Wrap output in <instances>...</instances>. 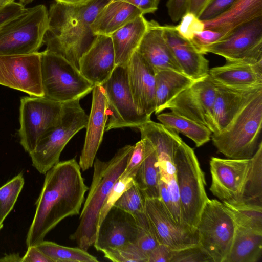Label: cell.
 <instances>
[{
	"label": "cell",
	"instance_id": "cell-1",
	"mask_svg": "<svg viewBox=\"0 0 262 262\" xmlns=\"http://www.w3.org/2000/svg\"><path fill=\"white\" fill-rule=\"evenodd\" d=\"M79 164L73 158L59 162L45 173L36 210L27 234L28 247L44 240L64 219L79 214L88 190Z\"/></svg>",
	"mask_w": 262,
	"mask_h": 262
},
{
	"label": "cell",
	"instance_id": "cell-2",
	"mask_svg": "<svg viewBox=\"0 0 262 262\" xmlns=\"http://www.w3.org/2000/svg\"><path fill=\"white\" fill-rule=\"evenodd\" d=\"M210 190L222 202L231 205L262 206V149L250 159L212 157Z\"/></svg>",
	"mask_w": 262,
	"mask_h": 262
},
{
	"label": "cell",
	"instance_id": "cell-3",
	"mask_svg": "<svg viewBox=\"0 0 262 262\" xmlns=\"http://www.w3.org/2000/svg\"><path fill=\"white\" fill-rule=\"evenodd\" d=\"M134 146L126 145L122 147L107 161L96 158L94 162L92 183L80 215L79 223L75 231L70 236L78 247L88 251L94 245L102 205L115 183L124 171Z\"/></svg>",
	"mask_w": 262,
	"mask_h": 262
},
{
	"label": "cell",
	"instance_id": "cell-4",
	"mask_svg": "<svg viewBox=\"0 0 262 262\" xmlns=\"http://www.w3.org/2000/svg\"><path fill=\"white\" fill-rule=\"evenodd\" d=\"M262 126V92L257 94L222 132L212 133L217 151L229 159L251 158L257 151Z\"/></svg>",
	"mask_w": 262,
	"mask_h": 262
},
{
	"label": "cell",
	"instance_id": "cell-5",
	"mask_svg": "<svg viewBox=\"0 0 262 262\" xmlns=\"http://www.w3.org/2000/svg\"><path fill=\"white\" fill-rule=\"evenodd\" d=\"M181 209L186 225L196 229L201 212L209 199L206 181L193 149L182 140L174 156Z\"/></svg>",
	"mask_w": 262,
	"mask_h": 262
},
{
	"label": "cell",
	"instance_id": "cell-6",
	"mask_svg": "<svg viewBox=\"0 0 262 262\" xmlns=\"http://www.w3.org/2000/svg\"><path fill=\"white\" fill-rule=\"evenodd\" d=\"M48 25V11L45 5L25 8L0 26V56L38 52L43 43Z\"/></svg>",
	"mask_w": 262,
	"mask_h": 262
},
{
	"label": "cell",
	"instance_id": "cell-7",
	"mask_svg": "<svg viewBox=\"0 0 262 262\" xmlns=\"http://www.w3.org/2000/svg\"><path fill=\"white\" fill-rule=\"evenodd\" d=\"M80 100L63 104V111L58 123L48 132L29 154L32 165L44 174L59 162L66 145L79 130L86 128L89 116L81 107Z\"/></svg>",
	"mask_w": 262,
	"mask_h": 262
},
{
	"label": "cell",
	"instance_id": "cell-8",
	"mask_svg": "<svg viewBox=\"0 0 262 262\" xmlns=\"http://www.w3.org/2000/svg\"><path fill=\"white\" fill-rule=\"evenodd\" d=\"M43 96L63 103L80 100L94 85L61 56L45 50L41 52Z\"/></svg>",
	"mask_w": 262,
	"mask_h": 262
},
{
	"label": "cell",
	"instance_id": "cell-9",
	"mask_svg": "<svg viewBox=\"0 0 262 262\" xmlns=\"http://www.w3.org/2000/svg\"><path fill=\"white\" fill-rule=\"evenodd\" d=\"M138 129L141 138L148 140L156 150L160 179L165 182L168 190L171 216L180 225L189 228L182 217L174 164L175 153L182 139L176 132L151 120L138 127Z\"/></svg>",
	"mask_w": 262,
	"mask_h": 262
},
{
	"label": "cell",
	"instance_id": "cell-10",
	"mask_svg": "<svg viewBox=\"0 0 262 262\" xmlns=\"http://www.w3.org/2000/svg\"><path fill=\"white\" fill-rule=\"evenodd\" d=\"M236 225L228 207L221 201L208 199L197 225L199 244L213 262H225L233 243Z\"/></svg>",
	"mask_w": 262,
	"mask_h": 262
},
{
	"label": "cell",
	"instance_id": "cell-11",
	"mask_svg": "<svg viewBox=\"0 0 262 262\" xmlns=\"http://www.w3.org/2000/svg\"><path fill=\"white\" fill-rule=\"evenodd\" d=\"M63 104L44 96L23 97L19 107L20 143L31 153L40 140L59 122Z\"/></svg>",
	"mask_w": 262,
	"mask_h": 262
},
{
	"label": "cell",
	"instance_id": "cell-12",
	"mask_svg": "<svg viewBox=\"0 0 262 262\" xmlns=\"http://www.w3.org/2000/svg\"><path fill=\"white\" fill-rule=\"evenodd\" d=\"M107 101V123L105 130L137 128L150 118L139 114L130 92L127 64L117 65L110 78L101 85Z\"/></svg>",
	"mask_w": 262,
	"mask_h": 262
},
{
	"label": "cell",
	"instance_id": "cell-13",
	"mask_svg": "<svg viewBox=\"0 0 262 262\" xmlns=\"http://www.w3.org/2000/svg\"><path fill=\"white\" fill-rule=\"evenodd\" d=\"M228 62L254 64L262 61V16L241 24L202 51Z\"/></svg>",
	"mask_w": 262,
	"mask_h": 262
},
{
	"label": "cell",
	"instance_id": "cell-14",
	"mask_svg": "<svg viewBox=\"0 0 262 262\" xmlns=\"http://www.w3.org/2000/svg\"><path fill=\"white\" fill-rule=\"evenodd\" d=\"M41 52L0 56V84L31 96H43Z\"/></svg>",
	"mask_w": 262,
	"mask_h": 262
},
{
	"label": "cell",
	"instance_id": "cell-15",
	"mask_svg": "<svg viewBox=\"0 0 262 262\" xmlns=\"http://www.w3.org/2000/svg\"><path fill=\"white\" fill-rule=\"evenodd\" d=\"M216 86L208 77L194 81L164 107L208 127L213 133L212 111Z\"/></svg>",
	"mask_w": 262,
	"mask_h": 262
},
{
	"label": "cell",
	"instance_id": "cell-16",
	"mask_svg": "<svg viewBox=\"0 0 262 262\" xmlns=\"http://www.w3.org/2000/svg\"><path fill=\"white\" fill-rule=\"evenodd\" d=\"M145 212L160 244L172 250L199 244L197 230L178 224L160 198L145 199Z\"/></svg>",
	"mask_w": 262,
	"mask_h": 262
},
{
	"label": "cell",
	"instance_id": "cell-17",
	"mask_svg": "<svg viewBox=\"0 0 262 262\" xmlns=\"http://www.w3.org/2000/svg\"><path fill=\"white\" fill-rule=\"evenodd\" d=\"M137 235L134 216L113 206L99 226L93 245L102 252L136 243Z\"/></svg>",
	"mask_w": 262,
	"mask_h": 262
},
{
	"label": "cell",
	"instance_id": "cell-18",
	"mask_svg": "<svg viewBox=\"0 0 262 262\" xmlns=\"http://www.w3.org/2000/svg\"><path fill=\"white\" fill-rule=\"evenodd\" d=\"M127 77L138 113L150 118L155 110V73L137 52L127 63Z\"/></svg>",
	"mask_w": 262,
	"mask_h": 262
},
{
	"label": "cell",
	"instance_id": "cell-19",
	"mask_svg": "<svg viewBox=\"0 0 262 262\" xmlns=\"http://www.w3.org/2000/svg\"><path fill=\"white\" fill-rule=\"evenodd\" d=\"M217 91L212 107V133L224 130L257 94L262 86L234 88L215 83Z\"/></svg>",
	"mask_w": 262,
	"mask_h": 262
},
{
	"label": "cell",
	"instance_id": "cell-20",
	"mask_svg": "<svg viewBox=\"0 0 262 262\" xmlns=\"http://www.w3.org/2000/svg\"><path fill=\"white\" fill-rule=\"evenodd\" d=\"M107 119V101L103 89L101 85H94L85 138L78 163L82 171L89 169L94 164L103 139Z\"/></svg>",
	"mask_w": 262,
	"mask_h": 262
},
{
	"label": "cell",
	"instance_id": "cell-21",
	"mask_svg": "<svg viewBox=\"0 0 262 262\" xmlns=\"http://www.w3.org/2000/svg\"><path fill=\"white\" fill-rule=\"evenodd\" d=\"M116 66L110 36L99 35L80 59L79 70L94 85H101L110 78Z\"/></svg>",
	"mask_w": 262,
	"mask_h": 262
},
{
	"label": "cell",
	"instance_id": "cell-22",
	"mask_svg": "<svg viewBox=\"0 0 262 262\" xmlns=\"http://www.w3.org/2000/svg\"><path fill=\"white\" fill-rule=\"evenodd\" d=\"M164 38L183 73L193 81L206 77L209 61L189 40L181 37L174 26H163Z\"/></svg>",
	"mask_w": 262,
	"mask_h": 262
},
{
	"label": "cell",
	"instance_id": "cell-23",
	"mask_svg": "<svg viewBox=\"0 0 262 262\" xmlns=\"http://www.w3.org/2000/svg\"><path fill=\"white\" fill-rule=\"evenodd\" d=\"M136 51L155 73L163 70L183 73L164 38L163 26L154 20L148 21L147 29Z\"/></svg>",
	"mask_w": 262,
	"mask_h": 262
},
{
	"label": "cell",
	"instance_id": "cell-24",
	"mask_svg": "<svg viewBox=\"0 0 262 262\" xmlns=\"http://www.w3.org/2000/svg\"><path fill=\"white\" fill-rule=\"evenodd\" d=\"M207 76L214 83L227 86H262V61L254 64L226 61L209 69Z\"/></svg>",
	"mask_w": 262,
	"mask_h": 262
},
{
	"label": "cell",
	"instance_id": "cell-25",
	"mask_svg": "<svg viewBox=\"0 0 262 262\" xmlns=\"http://www.w3.org/2000/svg\"><path fill=\"white\" fill-rule=\"evenodd\" d=\"M143 15L134 6L121 1H112L99 12L91 25L95 35L111 36L137 17Z\"/></svg>",
	"mask_w": 262,
	"mask_h": 262
},
{
	"label": "cell",
	"instance_id": "cell-26",
	"mask_svg": "<svg viewBox=\"0 0 262 262\" xmlns=\"http://www.w3.org/2000/svg\"><path fill=\"white\" fill-rule=\"evenodd\" d=\"M262 16V0H236L225 11L204 21L205 29L223 35L238 26Z\"/></svg>",
	"mask_w": 262,
	"mask_h": 262
},
{
	"label": "cell",
	"instance_id": "cell-27",
	"mask_svg": "<svg viewBox=\"0 0 262 262\" xmlns=\"http://www.w3.org/2000/svg\"><path fill=\"white\" fill-rule=\"evenodd\" d=\"M148 21L141 15L111 35L117 65L127 64L147 29Z\"/></svg>",
	"mask_w": 262,
	"mask_h": 262
},
{
	"label": "cell",
	"instance_id": "cell-28",
	"mask_svg": "<svg viewBox=\"0 0 262 262\" xmlns=\"http://www.w3.org/2000/svg\"><path fill=\"white\" fill-rule=\"evenodd\" d=\"M261 255L262 230L236 225L231 248L225 262H257Z\"/></svg>",
	"mask_w": 262,
	"mask_h": 262
},
{
	"label": "cell",
	"instance_id": "cell-29",
	"mask_svg": "<svg viewBox=\"0 0 262 262\" xmlns=\"http://www.w3.org/2000/svg\"><path fill=\"white\" fill-rule=\"evenodd\" d=\"M194 81L183 73L163 70L155 73V114L164 111L167 103Z\"/></svg>",
	"mask_w": 262,
	"mask_h": 262
},
{
	"label": "cell",
	"instance_id": "cell-30",
	"mask_svg": "<svg viewBox=\"0 0 262 262\" xmlns=\"http://www.w3.org/2000/svg\"><path fill=\"white\" fill-rule=\"evenodd\" d=\"M144 159L138 170L134 183L145 199L160 198V174L156 150L145 138Z\"/></svg>",
	"mask_w": 262,
	"mask_h": 262
},
{
	"label": "cell",
	"instance_id": "cell-31",
	"mask_svg": "<svg viewBox=\"0 0 262 262\" xmlns=\"http://www.w3.org/2000/svg\"><path fill=\"white\" fill-rule=\"evenodd\" d=\"M157 118L165 127L190 139L198 147L210 140L212 132L208 127L174 112L160 113Z\"/></svg>",
	"mask_w": 262,
	"mask_h": 262
},
{
	"label": "cell",
	"instance_id": "cell-32",
	"mask_svg": "<svg viewBox=\"0 0 262 262\" xmlns=\"http://www.w3.org/2000/svg\"><path fill=\"white\" fill-rule=\"evenodd\" d=\"M37 247L53 262H98L95 256L79 247L73 248L43 240Z\"/></svg>",
	"mask_w": 262,
	"mask_h": 262
},
{
	"label": "cell",
	"instance_id": "cell-33",
	"mask_svg": "<svg viewBox=\"0 0 262 262\" xmlns=\"http://www.w3.org/2000/svg\"><path fill=\"white\" fill-rule=\"evenodd\" d=\"M24 183L23 175L19 173L0 187V223H3L13 209Z\"/></svg>",
	"mask_w": 262,
	"mask_h": 262
},
{
	"label": "cell",
	"instance_id": "cell-34",
	"mask_svg": "<svg viewBox=\"0 0 262 262\" xmlns=\"http://www.w3.org/2000/svg\"><path fill=\"white\" fill-rule=\"evenodd\" d=\"M224 204L231 212L236 225L262 230V206Z\"/></svg>",
	"mask_w": 262,
	"mask_h": 262
},
{
	"label": "cell",
	"instance_id": "cell-35",
	"mask_svg": "<svg viewBox=\"0 0 262 262\" xmlns=\"http://www.w3.org/2000/svg\"><path fill=\"white\" fill-rule=\"evenodd\" d=\"M138 228L136 244L147 256L160 243L154 228L145 211L134 215Z\"/></svg>",
	"mask_w": 262,
	"mask_h": 262
},
{
	"label": "cell",
	"instance_id": "cell-36",
	"mask_svg": "<svg viewBox=\"0 0 262 262\" xmlns=\"http://www.w3.org/2000/svg\"><path fill=\"white\" fill-rule=\"evenodd\" d=\"M145 197L134 183L122 193L114 206L134 215L145 211Z\"/></svg>",
	"mask_w": 262,
	"mask_h": 262
},
{
	"label": "cell",
	"instance_id": "cell-37",
	"mask_svg": "<svg viewBox=\"0 0 262 262\" xmlns=\"http://www.w3.org/2000/svg\"><path fill=\"white\" fill-rule=\"evenodd\" d=\"M102 252L105 258L114 262H148V256L136 243L104 250Z\"/></svg>",
	"mask_w": 262,
	"mask_h": 262
},
{
	"label": "cell",
	"instance_id": "cell-38",
	"mask_svg": "<svg viewBox=\"0 0 262 262\" xmlns=\"http://www.w3.org/2000/svg\"><path fill=\"white\" fill-rule=\"evenodd\" d=\"M134 184V177L120 175L115 183L102 205L99 216L98 228L120 196Z\"/></svg>",
	"mask_w": 262,
	"mask_h": 262
},
{
	"label": "cell",
	"instance_id": "cell-39",
	"mask_svg": "<svg viewBox=\"0 0 262 262\" xmlns=\"http://www.w3.org/2000/svg\"><path fill=\"white\" fill-rule=\"evenodd\" d=\"M180 20L174 26L175 29L181 37L190 41L196 34L205 29L204 21L192 13L187 12Z\"/></svg>",
	"mask_w": 262,
	"mask_h": 262
},
{
	"label": "cell",
	"instance_id": "cell-40",
	"mask_svg": "<svg viewBox=\"0 0 262 262\" xmlns=\"http://www.w3.org/2000/svg\"><path fill=\"white\" fill-rule=\"evenodd\" d=\"M170 262H213L212 258L199 244L172 250Z\"/></svg>",
	"mask_w": 262,
	"mask_h": 262
},
{
	"label": "cell",
	"instance_id": "cell-41",
	"mask_svg": "<svg viewBox=\"0 0 262 262\" xmlns=\"http://www.w3.org/2000/svg\"><path fill=\"white\" fill-rule=\"evenodd\" d=\"M145 154V141L141 138L134 145L127 165L121 174L132 177L135 179L136 173L144 159Z\"/></svg>",
	"mask_w": 262,
	"mask_h": 262
},
{
	"label": "cell",
	"instance_id": "cell-42",
	"mask_svg": "<svg viewBox=\"0 0 262 262\" xmlns=\"http://www.w3.org/2000/svg\"><path fill=\"white\" fill-rule=\"evenodd\" d=\"M236 0H211L199 18L204 21L214 18L227 10Z\"/></svg>",
	"mask_w": 262,
	"mask_h": 262
},
{
	"label": "cell",
	"instance_id": "cell-43",
	"mask_svg": "<svg viewBox=\"0 0 262 262\" xmlns=\"http://www.w3.org/2000/svg\"><path fill=\"white\" fill-rule=\"evenodd\" d=\"M223 36L219 32L205 29L196 34L190 42L202 53V51L205 47L218 41Z\"/></svg>",
	"mask_w": 262,
	"mask_h": 262
},
{
	"label": "cell",
	"instance_id": "cell-44",
	"mask_svg": "<svg viewBox=\"0 0 262 262\" xmlns=\"http://www.w3.org/2000/svg\"><path fill=\"white\" fill-rule=\"evenodd\" d=\"M189 0H168L166 6L171 20L176 23L187 12Z\"/></svg>",
	"mask_w": 262,
	"mask_h": 262
},
{
	"label": "cell",
	"instance_id": "cell-45",
	"mask_svg": "<svg viewBox=\"0 0 262 262\" xmlns=\"http://www.w3.org/2000/svg\"><path fill=\"white\" fill-rule=\"evenodd\" d=\"M172 250L166 245L159 244L148 255V262H170Z\"/></svg>",
	"mask_w": 262,
	"mask_h": 262
},
{
	"label": "cell",
	"instance_id": "cell-46",
	"mask_svg": "<svg viewBox=\"0 0 262 262\" xmlns=\"http://www.w3.org/2000/svg\"><path fill=\"white\" fill-rule=\"evenodd\" d=\"M20 3L15 2L0 7V26L20 14L25 9Z\"/></svg>",
	"mask_w": 262,
	"mask_h": 262
},
{
	"label": "cell",
	"instance_id": "cell-47",
	"mask_svg": "<svg viewBox=\"0 0 262 262\" xmlns=\"http://www.w3.org/2000/svg\"><path fill=\"white\" fill-rule=\"evenodd\" d=\"M21 262H53L40 251L36 245L28 247V249L21 259Z\"/></svg>",
	"mask_w": 262,
	"mask_h": 262
},
{
	"label": "cell",
	"instance_id": "cell-48",
	"mask_svg": "<svg viewBox=\"0 0 262 262\" xmlns=\"http://www.w3.org/2000/svg\"><path fill=\"white\" fill-rule=\"evenodd\" d=\"M121 1L129 3L141 10L143 14L155 12L160 0H112Z\"/></svg>",
	"mask_w": 262,
	"mask_h": 262
},
{
	"label": "cell",
	"instance_id": "cell-49",
	"mask_svg": "<svg viewBox=\"0 0 262 262\" xmlns=\"http://www.w3.org/2000/svg\"><path fill=\"white\" fill-rule=\"evenodd\" d=\"M211 0H189L187 11L199 17L201 14Z\"/></svg>",
	"mask_w": 262,
	"mask_h": 262
},
{
	"label": "cell",
	"instance_id": "cell-50",
	"mask_svg": "<svg viewBox=\"0 0 262 262\" xmlns=\"http://www.w3.org/2000/svg\"><path fill=\"white\" fill-rule=\"evenodd\" d=\"M56 2L66 5L80 6L88 4L93 0H56Z\"/></svg>",
	"mask_w": 262,
	"mask_h": 262
},
{
	"label": "cell",
	"instance_id": "cell-51",
	"mask_svg": "<svg viewBox=\"0 0 262 262\" xmlns=\"http://www.w3.org/2000/svg\"><path fill=\"white\" fill-rule=\"evenodd\" d=\"M21 259L18 254H12L0 259V261H21Z\"/></svg>",
	"mask_w": 262,
	"mask_h": 262
},
{
	"label": "cell",
	"instance_id": "cell-52",
	"mask_svg": "<svg viewBox=\"0 0 262 262\" xmlns=\"http://www.w3.org/2000/svg\"><path fill=\"white\" fill-rule=\"evenodd\" d=\"M13 2L14 0H0V7L8 5Z\"/></svg>",
	"mask_w": 262,
	"mask_h": 262
},
{
	"label": "cell",
	"instance_id": "cell-53",
	"mask_svg": "<svg viewBox=\"0 0 262 262\" xmlns=\"http://www.w3.org/2000/svg\"><path fill=\"white\" fill-rule=\"evenodd\" d=\"M19 3H20L23 5H25L27 4H29L32 2L33 0H19Z\"/></svg>",
	"mask_w": 262,
	"mask_h": 262
},
{
	"label": "cell",
	"instance_id": "cell-54",
	"mask_svg": "<svg viewBox=\"0 0 262 262\" xmlns=\"http://www.w3.org/2000/svg\"><path fill=\"white\" fill-rule=\"evenodd\" d=\"M3 227V223H0V230Z\"/></svg>",
	"mask_w": 262,
	"mask_h": 262
}]
</instances>
